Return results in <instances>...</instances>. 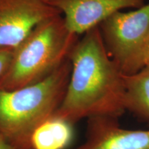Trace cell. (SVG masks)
Here are the masks:
<instances>
[{
  "instance_id": "1",
  "label": "cell",
  "mask_w": 149,
  "mask_h": 149,
  "mask_svg": "<svg viewBox=\"0 0 149 149\" xmlns=\"http://www.w3.org/2000/svg\"><path fill=\"white\" fill-rule=\"evenodd\" d=\"M69 59V81L55 116L72 124L83 119L122 116L126 111L124 74L108 53L99 27L79 39Z\"/></svg>"
},
{
  "instance_id": "2",
  "label": "cell",
  "mask_w": 149,
  "mask_h": 149,
  "mask_svg": "<svg viewBox=\"0 0 149 149\" xmlns=\"http://www.w3.org/2000/svg\"><path fill=\"white\" fill-rule=\"evenodd\" d=\"M70 71L68 59L42 81L15 90H0V134L13 148L32 149L35 130L60 107Z\"/></svg>"
},
{
  "instance_id": "3",
  "label": "cell",
  "mask_w": 149,
  "mask_h": 149,
  "mask_svg": "<svg viewBox=\"0 0 149 149\" xmlns=\"http://www.w3.org/2000/svg\"><path fill=\"white\" fill-rule=\"evenodd\" d=\"M79 39L67 29L61 14L42 22L14 48L0 90L21 88L49 77L69 59Z\"/></svg>"
},
{
  "instance_id": "4",
  "label": "cell",
  "mask_w": 149,
  "mask_h": 149,
  "mask_svg": "<svg viewBox=\"0 0 149 149\" xmlns=\"http://www.w3.org/2000/svg\"><path fill=\"white\" fill-rule=\"evenodd\" d=\"M111 57L124 74L144 68L149 40V2L130 12H117L99 26Z\"/></svg>"
},
{
  "instance_id": "5",
  "label": "cell",
  "mask_w": 149,
  "mask_h": 149,
  "mask_svg": "<svg viewBox=\"0 0 149 149\" xmlns=\"http://www.w3.org/2000/svg\"><path fill=\"white\" fill-rule=\"evenodd\" d=\"M59 14L42 0H0V46L15 48L39 24Z\"/></svg>"
},
{
  "instance_id": "6",
  "label": "cell",
  "mask_w": 149,
  "mask_h": 149,
  "mask_svg": "<svg viewBox=\"0 0 149 149\" xmlns=\"http://www.w3.org/2000/svg\"><path fill=\"white\" fill-rule=\"evenodd\" d=\"M146 0H51L70 32L79 36L98 27L109 17L125 8L137 9Z\"/></svg>"
},
{
  "instance_id": "7",
  "label": "cell",
  "mask_w": 149,
  "mask_h": 149,
  "mask_svg": "<svg viewBox=\"0 0 149 149\" xmlns=\"http://www.w3.org/2000/svg\"><path fill=\"white\" fill-rule=\"evenodd\" d=\"M86 132L85 140L75 149H149V129L124 128L117 118H89Z\"/></svg>"
},
{
  "instance_id": "8",
  "label": "cell",
  "mask_w": 149,
  "mask_h": 149,
  "mask_svg": "<svg viewBox=\"0 0 149 149\" xmlns=\"http://www.w3.org/2000/svg\"><path fill=\"white\" fill-rule=\"evenodd\" d=\"M74 124L54 115L35 130L32 149H66L74 138Z\"/></svg>"
},
{
  "instance_id": "9",
  "label": "cell",
  "mask_w": 149,
  "mask_h": 149,
  "mask_svg": "<svg viewBox=\"0 0 149 149\" xmlns=\"http://www.w3.org/2000/svg\"><path fill=\"white\" fill-rule=\"evenodd\" d=\"M126 111L149 123V66L130 74H124Z\"/></svg>"
},
{
  "instance_id": "10",
  "label": "cell",
  "mask_w": 149,
  "mask_h": 149,
  "mask_svg": "<svg viewBox=\"0 0 149 149\" xmlns=\"http://www.w3.org/2000/svg\"><path fill=\"white\" fill-rule=\"evenodd\" d=\"M14 48L0 46V78L4 74L10 66Z\"/></svg>"
},
{
  "instance_id": "11",
  "label": "cell",
  "mask_w": 149,
  "mask_h": 149,
  "mask_svg": "<svg viewBox=\"0 0 149 149\" xmlns=\"http://www.w3.org/2000/svg\"><path fill=\"white\" fill-rule=\"evenodd\" d=\"M0 149H13L1 134H0Z\"/></svg>"
},
{
  "instance_id": "12",
  "label": "cell",
  "mask_w": 149,
  "mask_h": 149,
  "mask_svg": "<svg viewBox=\"0 0 149 149\" xmlns=\"http://www.w3.org/2000/svg\"><path fill=\"white\" fill-rule=\"evenodd\" d=\"M146 66H149V40L144 54V67Z\"/></svg>"
},
{
  "instance_id": "13",
  "label": "cell",
  "mask_w": 149,
  "mask_h": 149,
  "mask_svg": "<svg viewBox=\"0 0 149 149\" xmlns=\"http://www.w3.org/2000/svg\"><path fill=\"white\" fill-rule=\"evenodd\" d=\"M42 1H44V2H46V3H48L49 1H51V0H42Z\"/></svg>"
}]
</instances>
